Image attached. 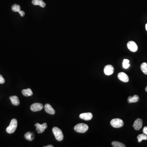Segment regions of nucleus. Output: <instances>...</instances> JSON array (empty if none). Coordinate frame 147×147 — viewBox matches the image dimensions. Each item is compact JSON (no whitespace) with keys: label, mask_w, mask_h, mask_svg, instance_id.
<instances>
[{"label":"nucleus","mask_w":147,"mask_h":147,"mask_svg":"<svg viewBox=\"0 0 147 147\" xmlns=\"http://www.w3.org/2000/svg\"><path fill=\"white\" fill-rule=\"evenodd\" d=\"M18 122L16 119H13L11 120L9 126L6 128V131L9 134H12L16 131L17 127Z\"/></svg>","instance_id":"1"},{"label":"nucleus","mask_w":147,"mask_h":147,"mask_svg":"<svg viewBox=\"0 0 147 147\" xmlns=\"http://www.w3.org/2000/svg\"><path fill=\"white\" fill-rule=\"evenodd\" d=\"M52 132L57 140L59 141H62L63 139V135L61 130L57 127H54L52 129Z\"/></svg>","instance_id":"2"},{"label":"nucleus","mask_w":147,"mask_h":147,"mask_svg":"<svg viewBox=\"0 0 147 147\" xmlns=\"http://www.w3.org/2000/svg\"><path fill=\"white\" fill-rule=\"evenodd\" d=\"M88 128V126L84 123H79L74 127V130L75 131L81 133H84L87 132Z\"/></svg>","instance_id":"3"},{"label":"nucleus","mask_w":147,"mask_h":147,"mask_svg":"<svg viewBox=\"0 0 147 147\" xmlns=\"http://www.w3.org/2000/svg\"><path fill=\"white\" fill-rule=\"evenodd\" d=\"M110 124L115 128H120L123 126L124 123L123 120L120 119H114L111 120Z\"/></svg>","instance_id":"4"},{"label":"nucleus","mask_w":147,"mask_h":147,"mask_svg":"<svg viewBox=\"0 0 147 147\" xmlns=\"http://www.w3.org/2000/svg\"><path fill=\"white\" fill-rule=\"evenodd\" d=\"M127 47L129 50L132 52H136L138 50V46L133 41H130L127 43Z\"/></svg>","instance_id":"5"},{"label":"nucleus","mask_w":147,"mask_h":147,"mask_svg":"<svg viewBox=\"0 0 147 147\" xmlns=\"http://www.w3.org/2000/svg\"><path fill=\"white\" fill-rule=\"evenodd\" d=\"M35 126L36 127V131L39 134L43 133L47 127V123H46L42 125L39 123H37L35 124Z\"/></svg>","instance_id":"6"},{"label":"nucleus","mask_w":147,"mask_h":147,"mask_svg":"<svg viewBox=\"0 0 147 147\" xmlns=\"http://www.w3.org/2000/svg\"><path fill=\"white\" fill-rule=\"evenodd\" d=\"M43 106V104H42L40 103H34L30 107V109L32 111L34 112H37V111H40L42 110Z\"/></svg>","instance_id":"7"},{"label":"nucleus","mask_w":147,"mask_h":147,"mask_svg":"<svg viewBox=\"0 0 147 147\" xmlns=\"http://www.w3.org/2000/svg\"><path fill=\"white\" fill-rule=\"evenodd\" d=\"M114 71V67L111 65H108L105 67L104 72L106 75L109 76L112 74Z\"/></svg>","instance_id":"8"},{"label":"nucleus","mask_w":147,"mask_h":147,"mask_svg":"<svg viewBox=\"0 0 147 147\" xmlns=\"http://www.w3.org/2000/svg\"><path fill=\"white\" fill-rule=\"evenodd\" d=\"M143 126V121L140 119H137L134 122L133 127L135 130H139Z\"/></svg>","instance_id":"9"},{"label":"nucleus","mask_w":147,"mask_h":147,"mask_svg":"<svg viewBox=\"0 0 147 147\" xmlns=\"http://www.w3.org/2000/svg\"><path fill=\"white\" fill-rule=\"evenodd\" d=\"M118 78L122 81L127 83L129 81V77L124 72H120L118 74Z\"/></svg>","instance_id":"10"},{"label":"nucleus","mask_w":147,"mask_h":147,"mask_svg":"<svg viewBox=\"0 0 147 147\" xmlns=\"http://www.w3.org/2000/svg\"><path fill=\"white\" fill-rule=\"evenodd\" d=\"M79 117L81 119L86 120H89L92 119L93 115L90 112L84 113L80 114L79 115Z\"/></svg>","instance_id":"11"},{"label":"nucleus","mask_w":147,"mask_h":147,"mask_svg":"<svg viewBox=\"0 0 147 147\" xmlns=\"http://www.w3.org/2000/svg\"><path fill=\"white\" fill-rule=\"evenodd\" d=\"M44 109L46 112L48 114H50L52 115H53L55 114V110L53 108L52 106L49 104H46L44 106Z\"/></svg>","instance_id":"12"},{"label":"nucleus","mask_w":147,"mask_h":147,"mask_svg":"<svg viewBox=\"0 0 147 147\" xmlns=\"http://www.w3.org/2000/svg\"><path fill=\"white\" fill-rule=\"evenodd\" d=\"M9 99L11 100L12 104L15 106H19L20 104V101L19 98L16 96H13L9 97Z\"/></svg>","instance_id":"13"},{"label":"nucleus","mask_w":147,"mask_h":147,"mask_svg":"<svg viewBox=\"0 0 147 147\" xmlns=\"http://www.w3.org/2000/svg\"><path fill=\"white\" fill-rule=\"evenodd\" d=\"M32 4L35 6H39L42 7L44 8L46 6V3L43 0H33Z\"/></svg>","instance_id":"14"},{"label":"nucleus","mask_w":147,"mask_h":147,"mask_svg":"<svg viewBox=\"0 0 147 147\" xmlns=\"http://www.w3.org/2000/svg\"><path fill=\"white\" fill-rule=\"evenodd\" d=\"M25 137L27 140L32 141L34 139L35 136L33 132H27L25 134Z\"/></svg>","instance_id":"15"},{"label":"nucleus","mask_w":147,"mask_h":147,"mask_svg":"<svg viewBox=\"0 0 147 147\" xmlns=\"http://www.w3.org/2000/svg\"><path fill=\"white\" fill-rule=\"evenodd\" d=\"M139 100V96L137 95H134L133 96H129L127 101L129 103H136L138 102Z\"/></svg>","instance_id":"16"},{"label":"nucleus","mask_w":147,"mask_h":147,"mask_svg":"<svg viewBox=\"0 0 147 147\" xmlns=\"http://www.w3.org/2000/svg\"><path fill=\"white\" fill-rule=\"evenodd\" d=\"M22 93L23 95L25 96H32L33 95L32 91L30 88L23 90L22 91Z\"/></svg>","instance_id":"17"},{"label":"nucleus","mask_w":147,"mask_h":147,"mask_svg":"<svg viewBox=\"0 0 147 147\" xmlns=\"http://www.w3.org/2000/svg\"><path fill=\"white\" fill-rule=\"evenodd\" d=\"M137 139L139 142H141L143 140H147V135L144 133L140 134L137 136Z\"/></svg>","instance_id":"18"},{"label":"nucleus","mask_w":147,"mask_h":147,"mask_svg":"<svg viewBox=\"0 0 147 147\" xmlns=\"http://www.w3.org/2000/svg\"><path fill=\"white\" fill-rule=\"evenodd\" d=\"M112 144L113 147H126V146L124 144H123V143H121L119 142L116 141L112 142Z\"/></svg>","instance_id":"19"},{"label":"nucleus","mask_w":147,"mask_h":147,"mask_svg":"<svg viewBox=\"0 0 147 147\" xmlns=\"http://www.w3.org/2000/svg\"><path fill=\"white\" fill-rule=\"evenodd\" d=\"M140 69L143 73L147 75V63H143L140 66Z\"/></svg>","instance_id":"20"},{"label":"nucleus","mask_w":147,"mask_h":147,"mask_svg":"<svg viewBox=\"0 0 147 147\" xmlns=\"http://www.w3.org/2000/svg\"><path fill=\"white\" fill-rule=\"evenodd\" d=\"M12 11L14 12H18L20 11V7L19 5L17 4H14L12 7Z\"/></svg>","instance_id":"21"},{"label":"nucleus","mask_w":147,"mask_h":147,"mask_svg":"<svg viewBox=\"0 0 147 147\" xmlns=\"http://www.w3.org/2000/svg\"><path fill=\"white\" fill-rule=\"evenodd\" d=\"M123 67L125 69H127L130 66V65L129 64V60L125 59L123 60Z\"/></svg>","instance_id":"22"},{"label":"nucleus","mask_w":147,"mask_h":147,"mask_svg":"<svg viewBox=\"0 0 147 147\" xmlns=\"http://www.w3.org/2000/svg\"><path fill=\"white\" fill-rule=\"evenodd\" d=\"M5 82V80L1 75H0V84H3Z\"/></svg>","instance_id":"23"},{"label":"nucleus","mask_w":147,"mask_h":147,"mask_svg":"<svg viewBox=\"0 0 147 147\" xmlns=\"http://www.w3.org/2000/svg\"><path fill=\"white\" fill-rule=\"evenodd\" d=\"M19 13L20 14V16H22V17H23L25 16V13L24 11H21L20 10V11L19 12Z\"/></svg>","instance_id":"24"},{"label":"nucleus","mask_w":147,"mask_h":147,"mask_svg":"<svg viewBox=\"0 0 147 147\" xmlns=\"http://www.w3.org/2000/svg\"><path fill=\"white\" fill-rule=\"evenodd\" d=\"M143 131L144 134H146V135H147V127H146V126L145 127L143 128Z\"/></svg>","instance_id":"25"},{"label":"nucleus","mask_w":147,"mask_h":147,"mask_svg":"<svg viewBox=\"0 0 147 147\" xmlns=\"http://www.w3.org/2000/svg\"><path fill=\"white\" fill-rule=\"evenodd\" d=\"M44 147H53V146L52 145H48L46 146H44Z\"/></svg>","instance_id":"26"},{"label":"nucleus","mask_w":147,"mask_h":147,"mask_svg":"<svg viewBox=\"0 0 147 147\" xmlns=\"http://www.w3.org/2000/svg\"><path fill=\"white\" fill-rule=\"evenodd\" d=\"M146 30H147V24H146Z\"/></svg>","instance_id":"27"},{"label":"nucleus","mask_w":147,"mask_h":147,"mask_svg":"<svg viewBox=\"0 0 147 147\" xmlns=\"http://www.w3.org/2000/svg\"><path fill=\"white\" fill-rule=\"evenodd\" d=\"M145 90H146V92H147V87H146V89H145Z\"/></svg>","instance_id":"28"}]
</instances>
